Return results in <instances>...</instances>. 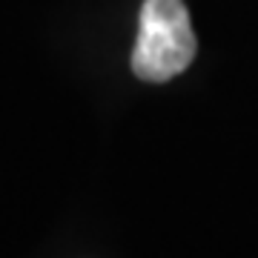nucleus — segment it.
<instances>
[{
	"mask_svg": "<svg viewBox=\"0 0 258 258\" xmlns=\"http://www.w3.org/2000/svg\"><path fill=\"white\" fill-rule=\"evenodd\" d=\"M195 40L184 0H144L138 40L132 49V72L147 83H164L192 63Z\"/></svg>",
	"mask_w": 258,
	"mask_h": 258,
	"instance_id": "nucleus-1",
	"label": "nucleus"
}]
</instances>
